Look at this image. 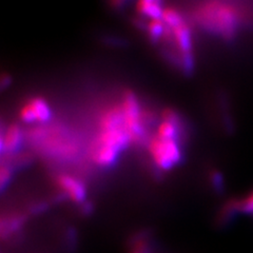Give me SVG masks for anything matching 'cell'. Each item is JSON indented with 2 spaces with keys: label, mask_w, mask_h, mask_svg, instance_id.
<instances>
[{
  "label": "cell",
  "mask_w": 253,
  "mask_h": 253,
  "mask_svg": "<svg viewBox=\"0 0 253 253\" xmlns=\"http://www.w3.org/2000/svg\"><path fill=\"white\" fill-rule=\"evenodd\" d=\"M148 152L155 167L162 171L176 167L183 158L179 139H165L155 134L148 142Z\"/></svg>",
  "instance_id": "cell-1"
},
{
  "label": "cell",
  "mask_w": 253,
  "mask_h": 253,
  "mask_svg": "<svg viewBox=\"0 0 253 253\" xmlns=\"http://www.w3.org/2000/svg\"><path fill=\"white\" fill-rule=\"evenodd\" d=\"M121 106L125 116V123L128 130L132 144L139 142L146 136V126L148 118L145 111L141 109L140 102L133 92H125Z\"/></svg>",
  "instance_id": "cell-2"
},
{
  "label": "cell",
  "mask_w": 253,
  "mask_h": 253,
  "mask_svg": "<svg viewBox=\"0 0 253 253\" xmlns=\"http://www.w3.org/2000/svg\"><path fill=\"white\" fill-rule=\"evenodd\" d=\"M199 20L206 28L213 31H219L221 33H230L235 29L237 19L234 11L229 6L218 4H207L197 12Z\"/></svg>",
  "instance_id": "cell-3"
},
{
  "label": "cell",
  "mask_w": 253,
  "mask_h": 253,
  "mask_svg": "<svg viewBox=\"0 0 253 253\" xmlns=\"http://www.w3.org/2000/svg\"><path fill=\"white\" fill-rule=\"evenodd\" d=\"M167 28L168 31L165 38H169V41L173 42L184 68L191 69L193 66V39L191 29L187 25L185 19Z\"/></svg>",
  "instance_id": "cell-4"
},
{
  "label": "cell",
  "mask_w": 253,
  "mask_h": 253,
  "mask_svg": "<svg viewBox=\"0 0 253 253\" xmlns=\"http://www.w3.org/2000/svg\"><path fill=\"white\" fill-rule=\"evenodd\" d=\"M19 118L25 124H44L52 117V109L44 98L33 97L19 109Z\"/></svg>",
  "instance_id": "cell-5"
},
{
  "label": "cell",
  "mask_w": 253,
  "mask_h": 253,
  "mask_svg": "<svg viewBox=\"0 0 253 253\" xmlns=\"http://www.w3.org/2000/svg\"><path fill=\"white\" fill-rule=\"evenodd\" d=\"M56 185L60 192L73 203L83 205L86 202V188L82 179L71 174L62 173L56 177Z\"/></svg>",
  "instance_id": "cell-6"
},
{
  "label": "cell",
  "mask_w": 253,
  "mask_h": 253,
  "mask_svg": "<svg viewBox=\"0 0 253 253\" xmlns=\"http://www.w3.org/2000/svg\"><path fill=\"white\" fill-rule=\"evenodd\" d=\"M23 133L17 125H11L7 126L1 137V151L7 153H14L18 151L22 145Z\"/></svg>",
  "instance_id": "cell-7"
},
{
  "label": "cell",
  "mask_w": 253,
  "mask_h": 253,
  "mask_svg": "<svg viewBox=\"0 0 253 253\" xmlns=\"http://www.w3.org/2000/svg\"><path fill=\"white\" fill-rule=\"evenodd\" d=\"M241 212V200L232 199L229 200L221 206L220 210L217 213L216 223L218 227H226Z\"/></svg>",
  "instance_id": "cell-8"
},
{
  "label": "cell",
  "mask_w": 253,
  "mask_h": 253,
  "mask_svg": "<svg viewBox=\"0 0 253 253\" xmlns=\"http://www.w3.org/2000/svg\"><path fill=\"white\" fill-rule=\"evenodd\" d=\"M136 10L139 15L153 20L161 19L164 12L162 0H137Z\"/></svg>",
  "instance_id": "cell-9"
},
{
  "label": "cell",
  "mask_w": 253,
  "mask_h": 253,
  "mask_svg": "<svg viewBox=\"0 0 253 253\" xmlns=\"http://www.w3.org/2000/svg\"><path fill=\"white\" fill-rule=\"evenodd\" d=\"M167 31L168 28L162 18L149 20V22L147 23L148 36L153 42H158L162 39H164L166 34H167Z\"/></svg>",
  "instance_id": "cell-10"
},
{
  "label": "cell",
  "mask_w": 253,
  "mask_h": 253,
  "mask_svg": "<svg viewBox=\"0 0 253 253\" xmlns=\"http://www.w3.org/2000/svg\"><path fill=\"white\" fill-rule=\"evenodd\" d=\"M23 216L20 215H9L7 218L2 217L1 219V235L5 237L6 235H11L21 228L23 224Z\"/></svg>",
  "instance_id": "cell-11"
},
{
  "label": "cell",
  "mask_w": 253,
  "mask_h": 253,
  "mask_svg": "<svg viewBox=\"0 0 253 253\" xmlns=\"http://www.w3.org/2000/svg\"><path fill=\"white\" fill-rule=\"evenodd\" d=\"M211 186L217 194H223L225 192V180L224 176L219 171H212L210 174Z\"/></svg>",
  "instance_id": "cell-12"
},
{
  "label": "cell",
  "mask_w": 253,
  "mask_h": 253,
  "mask_svg": "<svg viewBox=\"0 0 253 253\" xmlns=\"http://www.w3.org/2000/svg\"><path fill=\"white\" fill-rule=\"evenodd\" d=\"M241 212L253 216V192L241 200Z\"/></svg>",
  "instance_id": "cell-13"
},
{
  "label": "cell",
  "mask_w": 253,
  "mask_h": 253,
  "mask_svg": "<svg viewBox=\"0 0 253 253\" xmlns=\"http://www.w3.org/2000/svg\"><path fill=\"white\" fill-rule=\"evenodd\" d=\"M0 175H1V189L3 190L12 177L11 169L9 167H5V166H2L1 174H0Z\"/></svg>",
  "instance_id": "cell-14"
},
{
  "label": "cell",
  "mask_w": 253,
  "mask_h": 253,
  "mask_svg": "<svg viewBox=\"0 0 253 253\" xmlns=\"http://www.w3.org/2000/svg\"><path fill=\"white\" fill-rule=\"evenodd\" d=\"M123 1H124V0H112V2H113L115 5H120Z\"/></svg>",
  "instance_id": "cell-15"
}]
</instances>
